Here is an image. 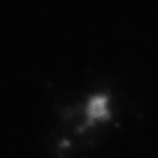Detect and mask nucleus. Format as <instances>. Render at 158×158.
<instances>
[{
    "mask_svg": "<svg viewBox=\"0 0 158 158\" xmlns=\"http://www.w3.org/2000/svg\"><path fill=\"white\" fill-rule=\"evenodd\" d=\"M108 118V100L105 96H95L87 106V122Z\"/></svg>",
    "mask_w": 158,
    "mask_h": 158,
    "instance_id": "1",
    "label": "nucleus"
}]
</instances>
